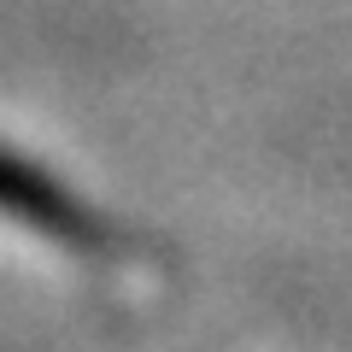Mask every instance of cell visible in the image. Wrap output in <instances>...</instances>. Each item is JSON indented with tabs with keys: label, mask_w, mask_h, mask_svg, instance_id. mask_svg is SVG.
<instances>
[{
	"label": "cell",
	"mask_w": 352,
	"mask_h": 352,
	"mask_svg": "<svg viewBox=\"0 0 352 352\" xmlns=\"http://www.w3.org/2000/svg\"><path fill=\"white\" fill-rule=\"evenodd\" d=\"M0 217L36 229V235L59 241L71 252H112V223H106L94 206H82L71 188H65L53 170H41L36 159L0 147Z\"/></svg>",
	"instance_id": "1"
}]
</instances>
